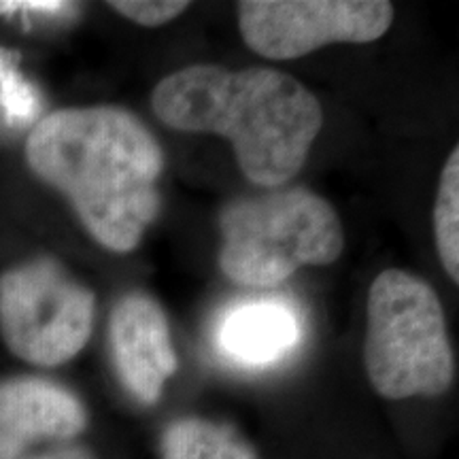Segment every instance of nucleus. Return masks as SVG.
Here are the masks:
<instances>
[{
    "mask_svg": "<svg viewBox=\"0 0 459 459\" xmlns=\"http://www.w3.org/2000/svg\"><path fill=\"white\" fill-rule=\"evenodd\" d=\"M436 251L451 281H459V149L446 158L434 204Z\"/></svg>",
    "mask_w": 459,
    "mask_h": 459,
    "instance_id": "9b49d317",
    "label": "nucleus"
},
{
    "mask_svg": "<svg viewBox=\"0 0 459 459\" xmlns=\"http://www.w3.org/2000/svg\"><path fill=\"white\" fill-rule=\"evenodd\" d=\"M0 107L11 124L30 122L41 108V99L13 68V60L0 51Z\"/></svg>",
    "mask_w": 459,
    "mask_h": 459,
    "instance_id": "f8f14e48",
    "label": "nucleus"
},
{
    "mask_svg": "<svg viewBox=\"0 0 459 459\" xmlns=\"http://www.w3.org/2000/svg\"><path fill=\"white\" fill-rule=\"evenodd\" d=\"M108 344L122 385L141 404H156L179 368L169 319L156 298L145 291L126 294L111 315Z\"/></svg>",
    "mask_w": 459,
    "mask_h": 459,
    "instance_id": "0eeeda50",
    "label": "nucleus"
},
{
    "mask_svg": "<svg viewBox=\"0 0 459 459\" xmlns=\"http://www.w3.org/2000/svg\"><path fill=\"white\" fill-rule=\"evenodd\" d=\"M220 351L243 366L277 364L296 349L300 324L281 300H254L232 308L215 336Z\"/></svg>",
    "mask_w": 459,
    "mask_h": 459,
    "instance_id": "1a4fd4ad",
    "label": "nucleus"
},
{
    "mask_svg": "<svg viewBox=\"0 0 459 459\" xmlns=\"http://www.w3.org/2000/svg\"><path fill=\"white\" fill-rule=\"evenodd\" d=\"M26 445L22 440L13 438L11 434L0 432V459H17L24 453Z\"/></svg>",
    "mask_w": 459,
    "mask_h": 459,
    "instance_id": "2eb2a0df",
    "label": "nucleus"
},
{
    "mask_svg": "<svg viewBox=\"0 0 459 459\" xmlns=\"http://www.w3.org/2000/svg\"><path fill=\"white\" fill-rule=\"evenodd\" d=\"M108 7L115 13L124 15L126 20L134 22V24L158 28L186 13L189 3H179V0H141V3H136V0H113Z\"/></svg>",
    "mask_w": 459,
    "mask_h": 459,
    "instance_id": "ddd939ff",
    "label": "nucleus"
},
{
    "mask_svg": "<svg viewBox=\"0 0 459 459\" xmlns=\"http://www.w3.org/2000/svg\"><path fill=\"white\" fill-rule=\"evenodd\" d=\"M364 364L387 400L440 395L455 378L445 308L428 281L389 268L372 281Z\"/></svg>",
    "mask_w": 459,
    "mask_h": 459,
    "instance_id": "20e7f679",
    "label": "nucleus"
},
{
    "mask_svg": "<svg viewBox=\"0 0 459 459\" xmlns=\"http://www.w3.org/2000/svg\"><path fill=\"white\" fill-rule=\"evenodd\" d=\"M385 0H243L238 28L254 54L294 60L334 43H372L389 30Z\"/></svg>",
    "mask_w": 459,
    "mask_h": 459,
    "instance_id": "423d86ee",
    "label": "nucleus"
},
{
    "mask_svg": "<svg viewBox=\"0 0 459 459\" xmlns=\"http://www.w3.org/2000/svg\"><path fill=\"white\" fill-rule=\"evenodd\" d=\"M88 428V411L71 389L39 377L0 381V432L26 446L34 440H68Z\"/></svg>",
    "mask_w": 459,
    "mask_h": 459,
    "instance_id": "6e6552de",
    "label": "nucleus"
},
{
    "mask_svg": "<svg viewBox=\"0 0 459 459\" xmlns=\"http://www.w3.org/2000/svg\"><path fill=\"white\" fill-rule=\"evenodd\" d=\"M96 298L49 257L0 274V330L9 351L28 364L54 368L88 344Z\"/></svg>",
    "mask_w": 459,
    "mask_h": 459,
    "instance_id": "39448f33",
    "label": "nucleus"
},
{
    "mask_svg": "<svg viewBox=\"0 0 459 459\" xmlns=\"http://www.w3.org/2000/svg\"><path fill=\"white\" fill-rule=\"evenodd\" d=\"M220 228L221 273L245 287H277L298 268L334 264L344 249L334 206L307 187L234 200Z\"/></svg>",
    "mask_w": 459,
    "mask_h": 459,
    "instance_id": "7ed1b4c3",
    "label": "nucleus"
},
{
    "mask_svg": "<svg viewBox=\"0 0 459 459\" xmlns=\"http://www.w3.org/2000/svg\"><path fill=\"white\" fill-rule=\"evenodd\" d=\"M73 11V3H60V0H0V15L60 17Z\"/></svg>",
    "mask_w": 459,
    "mask_h": 459,
    "instance_id": "4468645a",
    "label": "nucleus"
},
{
    "mask_svg": "<svg viewBox=\"0 0 459 459\" xmlns=\"http://www.w3.org/2000/svg\"><path fill=\"white\" fill-rule=\"evenodd\" d=\"M162 459H260L249 440L230 423L203 417L172 421L162 434Z\"/></svg>",
    "mask_w": 459,
    "mask_h": 459,
    "instance_id": "9d476101",
    "label": "nucleus"
},
{
    "mask_svg": "<svg viewBox=\"0 0 459 459\" xmlns=\"http://www.w3.org/2000/svg\"><path fill=\"white\" fill-rule=\"evenodd\" d=\"M34 459H94L90 451L85 449H65V451H56L49 453V455H41Z\"/></svg>",
    "mask_w": 459,
    "mask_h": 459,
    "instance_id": "dca6fc26",
    "label": "nucleus"
},
{
    "mask_svg": "<svg viewBox=\"0 0 459 459\" xmlns=\"http://www.w3.org/2000/svg\"><path fill=\"white\" fill-rule=\"evenodd\" d=\"M26 162L65 194L96 243L134 251L158 220L164 152L153 132L124 107H73L48 113L26 141Z\"/></svg>",
    "mask_w": 459,
    "mask_h": 459,
    "instance_id": "f257e3e1",
    "label": "nucleus"
},
{
    "mask_svg": "<svg viewBox=\"0 0 459 459\" xmlns=\"http://www.w3.org/2000/svg\"><path fill=\"white\" fill-rule=\"evenodd\" d=\"M152 108L172 130L228 139L243 175L266 189L294 179L324 126V108L311 90L262 66H186L153 88Z\"/></svg>",
    "mask_w": 459,
    "mask_h": 459,
    "instance_id": "f03ea898",
    "label": "nucleus"
}]
</instances>
